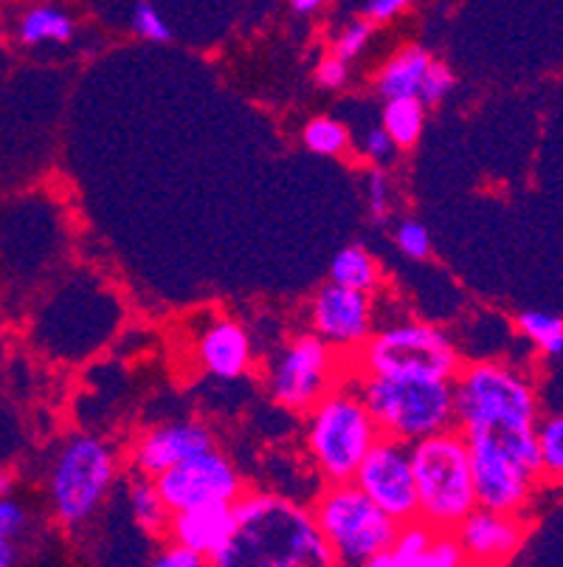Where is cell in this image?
<instances>
[{
	"label": "cell",
	"instance_id": "cell-39",
	"mask_svg": "<svg viewBox=\"0 0 563 567\" xmlns=\"http://www.w3.org/2000/svg\"><path fill=\"white\" fill-rule=\"evenodd\" d=\"M12 492H14V474L0 472V497H3V494H12Z\"/></svg>",
	"mask_w": 563,
	"mask_h": 567
},
{
	"label": "cell",
	"instance_id": "cell-5",
	"mask_svg": "<svg viewBox=\"0 0 563 567\" xmlns=\"http://www.w3.org/2000/svg\"><path fill=\"white\" fill-rule=\"evenodd\" d=\"M417 483V517L434 530H453L477 508L471 452L457 426L409 443Z\"/></svg>",
	"mask_w": 563,
	"mask_h": 567
},
{
	"label": "cell",
	"instance_id": "cell-14",
	"mask_svg": "<svg viewBox=\"0 0 563 567\" xmlns=\"http://www.w3.org/2000/svg\"><path fill=\"white\" fill-rule=\"evenodd\" d=\"M465 550L468 565H504L524 545L526 528L519 514L490 512L477 505L462 523L453 528Z\"/></svg>",
	"mask_w": 563,
	"mask_h": 567
},
{
	"label": "cell",
	"instance_id": "cell-33",
	"mask_svg": "<svg viewBox=\"0 0 563 567\" xmlns=\"http://www.w3.org/2000/svg\"><path fill=\"white\" fill-rule=\"evenodd\" d=\"M361 153H364V156L369 158L372 164L384 167V164H389L392 158L397 156V144L392 142L389 133H386L384 125H380V127H372V131L364 133V142H361Z\"/></svg>",
	"mask_w": 563,
	"mask_h": 567
},
{
	"label": "cell",
	"instance_id": "cell-24",
	"mask_svg": "<svg viewBox=\"0 0 563 567\" xmlns=\"http://www.w3.org/2000/svg\"><path fill=\"white\" fill-rule=\"evenodd\" d=\"M519 331L533 339L544 353L561 355L563 353V319L550 317V313L526 311L519 317Z\"/></svg>",
	"mask_w": 563,
	"mask_h": 567
},
{
	"label": "cell",
	"instance_id": "cell-31",
	"mask_svg": "<svg viewBox=\"0 0 563 567\" xmlns=\"http://www.w3.org/2000/svg\"><path fill=\"white\" fill-rule=\"evenodd\" d=\"M372 20H353V23L344 29V32L335 38L333 43V54L341 56V60H347V63H353L355 56L364 54V49L369 45L372 40Z\"/></svg>",
	"mask_w": 563,
	"mask_h": 567
},
{
	"label": "cell",
	"instance_id": "cell-4",
	"mask_svg": "<svg viewBox=\"0 0 563 567\" xmlns=\"http://www.w3.org/2000/svg\"><path fill=\"white\" fill-rule=\"evenodd\" d=\"M380 437L350 373L307 410L304 450L324 483L353 481L355 468Z\"/></svg>",
	"mask_w": 563,
	"mask_h": 567
},
{
	"label": "cell",
	"instance_id": "cell-32",
	"mask_svg": "<svg viewBox=\"0 0 563 567\" xmlns=\"http://www.w3.org/2000/svg\"><path fill=\"white\" fill-rule=\"evenodd\" d=\"M25 530H29V512H25V505L20 499H14L12 494H3L0 497V534L20 543Z\"/></svg>",
	"mask_w": 563,
	"mask_h": 567
},
{
	"label": "cell",
	"instance_id": "cell-26",
	"mask_svg": "<svg viewBox=\"0 0 563 567\" xmlns=\"http://www.w3.org/2000/svg\"><path fill=\"white\" fill-rule=\"evenodd\" d=\"M366 206H369V220L372 224H389L392 218V178L384 167L369 169L366 175Z\"/></svg>",
	"mask_w": 563,
	"mask_h": 567
},
{
	"label": "cell",
	"instance_id": "cell-6",
	"mask_svg": "<svg viewBox=\"0 0 563 567\" xmlns=\"http://www.w3.org/2000/svg\"><path fill=\"white\" fill-rule=\"evenodd\" d=\"M118 481V452L100 435H71L49 468V505L62 528H82L100 514Z\"/></svg>",
	"mask_w": 563,
	"mask_h": 567
},
{
	"label": "cell",
	"instance_id": "cell-35",
	"mask_svg": "<svg viewBox=\"0 0 563 567\" xmlns=\"http://www.w3.org/2000/svg\"><path fill=\"white\" fill-rule=\"evenodd\" d=\"M153 565H158V567H204V565H209V561H206L200 554H195L192 548H186V545L169 539V543L161 545V550L155 554Z\"/></svg>",
	"mask_w": 563,
	"mask_h": 567
},
{
	"label": "cell",
	"instance_id": "cell-12",
	"mask_svg": "<svg viewBox=\"0 0 563 567\" xmlns=\"http://www.w3.org/2000/svg\"><path fill=\"white\" fill-rule=\"evenodd\" d=\"M310 331L344 353H355L375 331L372 293L327 282L313 293L307 306Z\"/></svg>",
	"mask_w": 563,
	"mask_h": 567
},
{
	"label": "cell",
	"instance_id": "cell-25",
	"mask_svg": "<svg viewBox=\"0 0 563 567\" xmlns=\"http://www.w3.org/2000/svg\"><path fill=\"white\" fill-rule=\"evenodd\" d=\"M535 437H539L541 474L563 481V415L535 426Z\"/></svg>",
	"mask_w": 563,
	"mask_h": 567
},
{
	"label": "cell",
	"instance_id": "cell-36",
	"mask_svg": "<svg viewBox=\"0 0 563 567\" xmlns=\"http://www.w3.org/2000/svg\"><path fill=\"white\" fill-rule=\"evenodd\" d=\"M409 7L411 0H366L361 12L372 23H386V20H395L397 14H403Z\"/></svg>",
	"mask_w": 563,
	"mask_h": 567
},
{
	"label": "cell",
	"instance_id": "cell-29",
	"mask_svg": "<svg viewBox=\"0 0 563 567\" xmlns=\"http://www.w3.org/2000/svg\"><path fill=\"white\" fill-rule=\"evenodd\" d=\"M453 85H457L453 71L448 69L446 63H440V60H431V65H428L426 76H423L420 82V94H417V100H420L426 107L440 105V102L451 94Z\"/></svg>",
	"mask_w": 563,
	"mask_h": 567
},
{
	"label": "cell",
	"instance_id": "cell-7",
	"mask_svg": "<svg viewBox=\"0 0 563 567\" xmlns=\"http://www.w3.org/2000/svg\"><path fill=\"white\" fill-rule=\"evenodd\" d=\"M310 514L335 565L350 567H369L380 550L389 548L400 525L380 512L353 481L327 483L310 505Z\"/></svg>",
	"mask_w": 563,
	"mask_h": 567
},
{
	"label": "cell",
	"instance_id": "cell-34",
	"mask_svg": "<svg viewBox=\"0 0 563 567\" xmlns=\"http://www.w3.org/2000/svg\"><path fill=\"white\" fill-rule=\"evenodd\" d=\"M313 80H316V85L324 87V91H341V87L350 82V63L335 54L322 56L316 65V76H313Z\"/></svg>",
	"mask_w": 563,
	"mask_h": 567
},
{
	"label": "cell",
	"instance_id": "cell-3",
	"mask_svg": "<svg viewBox=\"0 0 563 567\" xmlns=\"http://www.w3.org/2000/svg\"><path fill=\"white\" fill-rule=\"evenodd\" d=\"M380 435L403 443L457 426L453 381L426 375H364L350 370Z\"/></svg>",
	"mask_w": 563,
	"mask_h": 567
},
{
	"label": "cell",
	"instance_id": "cell-10",
	"mask_svg": "<svg viewBox=\"0 0 563 567\" xmlns=\"http://www.w3.org/2000/svg\"><path fill=\"white\" fill-rule=\"evenodd\" d=\"M153 483L169 512H184V508L209 503H234L246 492L240 468L217 446L186 457L178 466L158 474Z\"/></svg>",
	"mask_w": 563,
	"mask_h": 567
},
{
	"label": "cell",
	"instance_id": "cell-18",
	"mask_svg": "<svg viewBox=\"0 0 563 567\" xmlns=\"http://www.w3.org/2000/svg\"><path fill=\"white\" fill-rule=\"evenodd\" d=\"M74 38V20L60 7H31L18 20V40L29 49L38 45H60Z\"/></svg>",
	"mask_w": 563,
	"mask_h": 567
},
{
	"label": "cell",
	"instance_id": "cell-2",
	"mask_svg": "<svg viewBox=\"0 0 563 567\" xmlns=\"http://www.w3.org/2000/svg\"><path fill=\"white\" fill-rule=\"evenodd\" d=\"M237 530L215 567L335 565L316 519L302 503L271 492H242L231 503Z\"/></svg>",
	"mask_w": 563,
	"mask_h": 567
},
{
	"label": "cell",
	"instance_id": "cell-13",
	"mask_svg": "<svg viewBox=\"0 0 563 567\" xmlns=\"http://www.w3.org/2000/svg\"><path fill=\"white\" fill-rule=\"evenodd\" d=\"M217 446L215 432L198 421H169L153 430L142 432L131 450L133 472L155 481L167 468L178 466L186 457H195L200 452Z\"/></svg>",
	"mask_w": 563,
	"mask_h": 567
},
{
	"label": "cell",
	"instance_id": "cell-28",
	"mask_svg": "<svg viewBox=\"0 0 563 567\" xmlns=\"http://www.w3.org/2000/svg\"><path fill=\"white\" fill-rule=\"evenodd\" d=\"M468 565L465 561V550L459 545L457 534L453 530H437L428 545L426 556H423V565L420 567H462Z\"/></svg>",
	"mask_w": 563,
	"mask_h": 567
},
{
	"label": "cell",
	"instance_id": "cell-27",
	"mask_svg": "<svg viewBox=\"0 0 563 567\" xmlns=\"http://www.w3.org/2000/svg\"><path fill=\"white\" fill-rule=\"evenodd\" d=\"M131 25L138 38L149 40V43H169V40L175 38L173 29L167 25V20L158 14V9H155L149 0H138L136 7H133Z\"/></svg>",
	"mask_w": 563,
	"mask_h": 567
},
{
	"label": "cell",
	"instance_id": "cell-1",
	"mask_svg": "<svg viewBox=\"0 0 563 567\" xmlns=\"http://www.w3.org/2000/svg\"><path fill=\"white\" fill-rule=\"evenodd\" d=\"M453 406L471 452L477 503L519 514L541 474L533 386L508 364L477 362L453 379Z\"/></svg>",
	"mask_w": 563,
	"mask_h": 567
},
{
	"label": "cell",
	"instance_id": "cell-23",
	"mask_svg": "<svg viewBox=\"0 0 563 567\" xmlns=\"http://www.w3.org/2000/svg\"><path fill=\"white\" fill-rule=\"evenodd\" d=\"M302 142L316 156H341L350 151V131L333 116H316L304 125Z\"/></svg>",
	"mask_w": 563,
	"mask_h": 567
},
{
	"label": "cell",
	"instance_id": "cell-38",
	"mask_svg": "<svg viewBox=\"0 0 563 567\" xmlns=\"http://www.w3.org/2000/svg\"><path fill=\"white\" fill-rule=\"evenodd\" d=\"M327 0H291V7L296 14H304V18H310V14H316L319 9L324 7Z\"/></svg>",
	"mask_w": 563,
	"mask_h": 567
},
{
	"label": "cell",
	"instance_id": "cell-19",
	"mask_svg": "<svg viewBox=\"0 0 563 567\" xmlns=\"http://www.w3.org/2000/svg\"><path fill=\"white\" fill-rule=\"evenodd\" d=\"M330 282H338V286L355 288V291L375 297L384 286V275H380L378 260L364 246H344L330 260Z\"/></svg>",
	"mask_w": 563,
	"mask_h": 567
},
{
	"label": "cell",
	"instance_id": "cell-20",
	"mask_svg": "<svg viewBox=\"0 0 563 567\" xmlns=\"http://www.w3.org/2000/svg\"><path fill=\"white\" fill-rule=\"evenodd\" d=\"M434 534H437V530L428 523H423L420 517L406 519V523L397 525V534L395 539H392L389 548L380 550V554L369 561V567H420Z\"/></svg>",
	"mask_w": 563,
	"mask_h": 567
},
{
	"label": "cell",
	"instance_id": "cell-9",
	"mask_svg": "<svg viewBox=\"0 0 563 567\" xmlns=\"http://www.w3.org/2000/svg\"><path fill=\"white\" fill-rule=\"evenodd\" d=\"M347 373V353L310 331L279 350L268 370V393L285 410L307 412Z\"/></svg>",
	"mask_w": 563,
	"mask_h": 567
},
{
	"label": "cell",
	"instance_id": "cell-17",
	"mask_svg": "<svg viewBox=\"0 0 563 567\" xmlns=\"http://www.w3.org/2000/svg\"><path fill=\"white\" fill-rule=\"evenodd\" d=\"M431 51L423 45H406L389 56V63L375 76V91L380 100H397V96H417L420 94V82L431 65Z\"/></svg>",
	"mask_w": 563,
	"mask_h": 567
},
{
	"label": "cell",
	"instance_id": "cell-16",
	"mask_svg": "<svg viewBox=\"0 0 563 567\" xmlns=\"http://www.w3.org/2000/svg\"><path fill=\"white\" fill-rule=\"evenodd\" d=\"M251 337L237 319H217L198 342V359L209 375L220 381H237L251 368Z\"/></svg>",
	"mask_w": 563,
	"mask_h": 567
},
{
	"label": "cell",
	"instance_id": "cell-30",
	"mask_svg": "<svg viewBox=\"0 0 563 567\" xmlns=\"http://www.w3.org/2000/svg\"><path fill=\"white\" fill-rule=\"evenodd\" d=\"M395 244L411 260H426L431 255V235L426 226L415 218H406L395 226Z\"/></svg>",
	"mask_w": 563,
	"mask_h": 567
},
{
	"label": "cell",
	"instance_id": "cell-15",
	"mask_svg": "<svg viewBox=\"0 0 563 567\" xmlns=\"http://www.w3.org/2000/svg\"><path fill=\"white\" fill-rule=\"evenodd\" d=\"M234 530L237 519L231 503H209L169 514L167 539L192 548L209 565H217V559L229 548Z\"/></svg>",
	"mask_w": 563,
	"mask_h": 567
},
{
	"label": "cell",
	"instance_id": "cell-37",
	"mask_svg": "<svg viewBox=\"0 0 563 567\" xmlns=\"http://www.w3.org/2000/svg\"><path fill=\"white\" fill-rule=\"evenodd\" d=\"M20 559V543L0 534V567H12Z\"/></svg>",
	"mask_w": 563,
	"mask_h": 567
},
{
	"label": "cell",
	"instance_id": "cell-22",
	"mask_svg": "<svg viewBox=\"0 0 563 567\" xmlns=\"http://www.w3.org/2000/svg\"><path fill=\"white\" fill-rule=\"evenodd\" d=\"M131 512L133 519H136L138 528L147 536H167L169 525V508L161 499L155 483L149 477H142L136 474V481L131 483Z\"/></svg>",
	"mask_w": 563,
	"mask_h": 567
},
{
	"label": "cell",
	"instance_id": "cell-8",
	"mask_svg": "<svg viewBox=\"0 0 563 567\" xmlns=\"http://www.w3.org/2000/svg\"><path fill=\"white\" fill-rule=\"evenodd\" d=\"M350 364L353 373L364 375H426L453 381L462 370V353L442 328L406 319L372 331Z\"/></svg>",
	"mask_w": 563,
	"mask_h": 567
},
{
	"label": "cell",
	"instance_id": "cell-11",
	"mask_svg": "<svg viewBox=\"0 0 563 567\" xmlns=\"http://www.w3.org/2000/svg\"><path fill=\"white\" fill-rule=\"evenodd\" d=\"M353 483L397 523L415 519L420 512L409 443L380 435L355 468Z\"/></svg>",
	"mask_w": 563,
	"mask_h": 567
},
{
	"label": "cell",
	"instance_id": "cell-21",
	"mask_svg": "<svg viewBox=\"0 0 563 567\" xmlns=\"http://www.w3.org/2000/svg\"><path fill=\"white\" fill-rule=\"evenodd\" d=\"M380 125L389 133L397 151H409L420 142L423 127H426V105L417 96H397L386 100L384 113H380Z\"/></svg>",
	"mask_w": 563,
	"mask_h": 567
}]
</instances>
